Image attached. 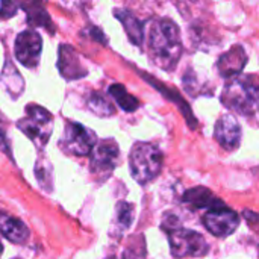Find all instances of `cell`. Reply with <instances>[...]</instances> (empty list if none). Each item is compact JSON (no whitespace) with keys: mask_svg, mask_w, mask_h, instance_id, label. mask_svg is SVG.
I'll return each mask as SVG.
<instances>
[{"mask_svg":"<svg viewBox=\"0 0 259 259\" xmlns=\"http://www.w3.org/2000/svg\"><path fill=\"white\" fill-rule=\"evenodd\" d=\"M149 56L153 64L165 71L176 68L182 55L179 26L170 18H158L149 29Z\"/></svg>","mask_w":259,"mask_h":259,"instance_id":"cell-1","label":"cell"},{"mask_svg":"<svg viewBox=\"0 0 259 259\" xmlns=\"http://www.w3.org/2000/svg\"><path fill=\"white\" fill-rule=\"evenodd\" d=\"M222 103L241 115H250L259 109V76L240 74L229 79L222 93Z\"/></svg>","mask_w":259,"mask_h":259,"instance_id":"cell-2","label":"cell"},{"mask_svg":"<svg viewBox=\"0 0 259 259\" xmlns=\"http://www.w3.org/2000/svg\"><path fill=\"white\" fill-rule=\"evenodd\" d=\"M162 229L168 234L170 250L175 258H200L209 250L206 240L196 231L181 228L176 217L165 219Z\"/></svg>","mask_w":259,"mask_h":259,"instance_id":"cell-3","label":"cell"},{"mask_svg":"<svg viewBox=\"0 0 259 259\" xmlns=\"http://www.w3.org/2000/svg\"><path fill=\"white\" fill-rule=\"evenodd\" d=\"M162 152L150 143H135L129 155L131 175L141 185L158 178L162 170Z\"/></svg>","mask_w":259,"mask_h":259,"instance_id":"cell-4","label":"cell"},{"mask_svg":"<svg viewBox=\"0 0 259 259\" xmlns=\"http://www.w3.org/2000/svg\"><path fill=\"white\" fill-rule=\"evenodd\" d=\"M18 129L39 149L44 147L53 132V117L52 114L38 106L29 105L26 109V115L18 121Z\"/></svg>","mask_w":259,"mask_h":259,"instance_id":"cell-5","label":"cell"},{"mask_svg":"<svg viewBox=\"0 0 259 259\" xmlns=\"http://www.w3.org/2000/svg\"><path fill=\"white\" fill-rule=\"evenodd\" d=\"M97 144V137L93 131L88 127L76 123V121H68L65 124L64 137L59 143L61 149L74 156H87L93 152V149Z\"/></svg>","mask_w":259,"mask_h":259,"instance_id":"cell-6","label":"cell"},{"mask_svg":"<svg viewBox=\"0 0 259 259\" xmlns=\"http://www.w3.org/2000/svg\"><path fill=\"white\" fill-rule=\"evenodd\" d=\"M90 155V170L96 176L108 178L120 162V149L112 138L97 143Z\"/></svg>","mask_w":259,"mask_h":259,"instance_id":"cell-7","label":"cell"},{"mask_svg":"<svg viewBox=\"0 0 259 259\" xmlns=\"http://www.w3.org/2000/svg\"><path fill=\"white\" fill-rule=\"evenodd\" d=\"M203 225L214 237L226 238L237 231L240 225V217L235 211L223 203L208 209V212L203 215Z\"/></svg>","mask_w":259,"mask_h":259,"instance_id":"cell-8","label":"cell"},{"mask_svg":"<svg viewBox=\"0 0 259 259\" xmlns=\"http://www.w3.org/2000/svg\"><path fill=\"white\" fill-rule=\"evenodd\" d=\"M42 50V39L35 30H24L15 39V56L27 68H33Z\"/></svg>","mask_w":259,"mask_h":259,"instance_id":"cell-9","label":"cell"},{"mask_svg":"<svg viewBox=\"0 0 259 259\" xmlns=\"http://www.w3.org/2000/svg\"><path fill=\"white\" fill-rule=\"evenodd\" d=\"M214 137L225 150L234 152L240 147L241 143V126L234 115L226 114L215 123Z\"/></svg>","mask_w":259,"mask_h":259,"instance_id":"cell-10","label":"cell"},{"mask_svg":"<svg viewBox=\"0 0 259 259\" xmlns=\"http://www.w3.org/2000/svg\"><path fill=\"white\" fill-rule=\"evenodd\" d=\"M246 64H247V53L243 49V46L237 44V46H232L228 52H225L219 58L217 68L222 77L234 79L241 74Z\"/></svg>","mask_w":259,"mask_h":259,"instance_id":"cell-11","label":"cell"},{"mask_svg":"<svg viewBox=\"0 0 259 259\" xmlns=\"http://www.w3.org/2000/svg\"><path fill=\"white\" fill-rule=\"evenodd\" d=\"M0 234L14 244H23L29 238V228L20 219L0 212Z\"/></svg>","mask_w":259,"mask_h":259,"instance_id":"cell-12","label":"cell"},{"mask_svg":"<svg viewBox=\"0 0 259 259\" xmlns=\"http://www.w3.org/2000/svg\"><path fill=\"white\" fill-rule=\"evenodd\" d=\"M114 15L121 21L131 42L141 47L144 42V24H143V21L127 9H114Z\"/></svg>","mask_w":259,"mask_h":259,"instance_id":"cell-13","label":"cell"},{"mask_svg":"<svg viewBox=\"0 0 259 259\" xmlns=\"http://www.w3.org/2000/svg\"><path fill=\"white\" fill-rule=\"evenodd\" d=\"M58 67L67 79H79L87 74V70L82 67L77 55L68 46H62L59 50V62Z\"/></svg>","mask_w":259,"mask_h":259,"instance_id":"cell-14","label":"cell"},{"mask_svg":"<svg viewBox=\"0 0 259 259\" xmlns=\"http://www.w3.org/2000/svg\"><path fill=\"white\" fill-rule=\"evenodd\" d=\"M184 202L187 205H191L196 209H211L215 208L219 205H223V202L220 199H217L208 188L205 187H194L191 190H188L184 194Z\"/></svg>","mask_w":259,"mask_h":259,"instance_id":"cell-15","label":"cell"},{"mask_svg":"<svg viewBox=\"0 0 259 259\" xmlns=\"http://www.w3.org/2000/svg\"><path fill=\"white\" fill-rule=\"evenodd\" d=\"M21 6L26 9V12H27V21L32 26L47 27V26L52 24L50 17L46 12V9L42 8V3L39 0H24V2H21Z\"/></svg>","mask_w":259,"mask_h":259,"instance_id":"cell-16","label":"cell"},{"mask_svg":"<svg viewBox=\"0 0 259 259\" xmlns=\"http://www.w3.org/2000/svg\"><path fill=\"white\" fill-rule=\"evenodd\" d=\"M109 94H111V97L117 102V105H118L123 111H126V112H134V111L140 106V102H138L132 94H129L127 90H126L123 85H120V83L111 85V87H109Z\"/></svg>","mask_w":259,"mask_h":259,"instance_id":"cell-17","label":"cell"},{"mask_svg":"<svg viewBox=\"0 0 259 259\" xmlns=\"http://www.w3.org/2000/svg\"><path fill=\"white\" fill-rule=\"evenodd\" d=\"M134 222V205L127 202H118L115 206V220L114 226L117 228V234L126 232Z\"/></svg>","mask_w":259,"mask_h":259,"instance_id":"cell-18","label":"cell"},{"mask_svg":"<svg viewBox=\"0 0 259 259\" xmlns=\"http://www.w3.org/2000/svg\"><path fill=\"white\" fill-rule=\"evenodd\" d=\"M88 108L99 117H111L115 109L111 100L102 93H91L88 97Z\"/></svg>","mask_w":259,"mask_h":259,"instance_id":"cell-19","label":"cell"},{"mask_svg":"<svg viewBox=\"0 0 259 259\" xmlns=\"http://www.w3.org/2000/svg\"><path fill=\"white\" fill-rule=\"evenodd\" d=\"M17 14V5L12 0H0V20H8Z\"/></svg>","mask_w":259,"mask_h":259,"instance_id":"cell-20","label":"cell"},{"mask_svg":"<svg viewBox=\"0 0 259 259\" xmlns=\"http://www.w3.org/2000/svg\"><path fill=\"white\" fill-rule=\"evenodd\" d=\"M120 259H132V258L129 256V253H124V255H123V256H121Z\"/></svg>","mask_w":259,"mask_h":259,"instance_id":"cell-21","label":"cell"},{"mask_svg":"<svg viewBox=\"0 0 259 259\" xmlns=\"http://www.w3.org/2000/svg\"><path fill=\"white\" fill-rule=\"evenodd\" d=\"M2 253H3V244H2V241H0V256H2Z\"/></svg>","mask_w":259,"mask_h":259,"instance_id":"cell-22","label":"cell"}]
</instances>
